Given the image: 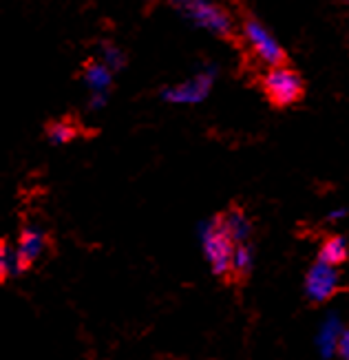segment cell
I'll list each match as a JSON object with an SVG mask.
<instances>
[{
    "label": "cell",
    "mask_w": 349,
    "mask_h": 360,
    "mask_svg": "<svg viewBox=\"0 0 349 360\" xmlns=\"http://www.w3.org/2000/svg\"><path fill=\"white\" fill-rule=\"evenodd\" d=\"M20 272H23V265H20L18 252H15V245H9L7 241H3L0 243V278L7 281Z\"/></svg>",
    "instance_id": "obj_14"
},
{
    "label": "cell",
    "mask_w": 349,
    "mask_h": 360,
    "mask_svg": "<svg viewBox=\"0 0 349 360\" xmlns=\"http://www.w3.org/2000/svg\"><path fill=\"white\" fill-rule=\"evenodd\" d=\"M108 100V93H91V102L89 106L91 108H102Z\"/></svg>",
    "instance_id": "obj_18"
},
{
    "label": "cell",
    "mask_w": 349,
    "mask_h": 360,
    "mask_svg": "<svg viewBox=\"0 0 349 360\" xmlns=\"http://www.w3.org/2000/svg\"><path fill=\"white\" fill-rule=\"evenodd\" d=\"M336 354L341 356V360H349V330L343 332V338L338 342V352Z\"/></svg>",
    "instance_id": "obj_16"
},
{
    "label": "cell",
    "mask_w": 349,
    "mask_h": 360,
    "mask_svg": "<svg viewBox=\"0 0 349 360\" xmlns=\"http://www.w3.org/2000/svg\"><path fill=\"white\" fill-rule=\"evenodd\" d=\"M102 62L110 69V71H120L124 67V62H126V56L118 49L115 44H108L104 42L102 44Z\"/></svg>",
    "instance_id": "obj_15"
},
{
    "label": "cell",
    "mask_w": 349,
    "mask_h": 360,
    "mask_svg": "<svg viewBox=\"0 0 349 360\" xmlns=\"http://www.w3.org/2000/svg\"><path fill=\"white\" fill-rule=\"evenodd\" d=\"M212 82H215V69L199 71L195 77H190V80L164 89L162 96L170 104H199L208 98Z\"/></svg>",
    "instance_id": "obj_6"
},
{
    "label": "cell",
    "mask_w": 349,
    "mask_h": 360,
    "mask_svg": "<svg viewBox=\"0 0 349 360\" xmlns=\"http://www.w3.org/2000/svg\"><path fill=\"white\" fill-rule=\"evenodd\" d=\"M77 135H80V127L73 124L71 120H56L46 127V139L56 146L73 142Z\"/></svg>",
    "instance_id": "obj_12"
},
{
    "label": "cell",
    "mask_w": 349,
    "mask_h": 360,
    "mask_svg": "<svg viewBox=\"0 0 349 360\" xmlns=\"http://www.w3.org/2000/svg\"><path fill=\"white\" fill-rule=\"evenodd\" d=\"M243 36L250 44L252 53H255L263 65L272 67H281L285 65V51L281 49V44L274 40V36L255 18H246L243 22Z\"/></svg>",
    "instance_id": "obj_4"
},
{
    "label": "cell",
    "mask_w": 349,
    "mask_h": 360,
    "mask_svg": "<svg viewBox=\"0 0 349 360\" xmlns=\"http://www.w3.org/2000/svg\"><path fill=\"white\" fill-rule=\"evenodd\" d=\"M201 248H203V257L208 261L212 274L217 276H228L230 268H232V255L236 243L232 241V237L228 234L221 217L208 219L201 230Z\"/></svg>",
    "instance_id": "obj_1"
},
{
    "label": "cell",
    "mask_w": 349,
    "mask_h": 360,
    "mask_svg": "<svg viewBox=\"0 0 349 360\" xmlns=\"http://www.w3.org/2000/svg\"><path fill=\"white\" fill-rule=\"evenodd\" d=\"M261 89L265 93V98L269 100V104L277 108L294 106L296 102H300V98H303V93H305L303 77L285 65L267 69L261 80Z\"/></svg>",
    "instance_id": "obj_2"
},
{
    "label": "cell",
    "mask_w": 349,
    "mask_h": 360,
    "mask_svg": "<svg viewBox=\"0 0 349 360\" xmlns=\"http://www.w3.org/2000/svg\"><path fill=\"white\" fill-rule=\"evenodd\" d=\"M44 248H46V234H44V230L38 224H27L20 230L18 243H15V252H18L23 270L29 268L31 263H36L42 257Z\"/></svg>",
    "instance_id": "obj_7"
},
{
    "label": "cell",
    "mask_w": 349,
    "mask_h": 360,
    "mask_svg": "<svg viewBox=\"0 0 349 360\" xmlns=\"http://www.w3.org/2000/svg\"><path fill=\"white\" fill-rule=\"evenodd\" d=\"M349 214V208H345V206H338V208H331L329 212H327V221H341V219H345Z\"/></svg>",
    "instance_id": "obj_17"
},
{
    "label": "cell",
    "mask_w": 349,
    "mask_h": 360,
    "mask_svg": "<svg viewBox=\"0 0 349 360\" xmlns=\"http://www.w3.org/2000/svg\"><path fill=\"white\" fill-rule=\"evenodd\" d=\"M82 80L91 93H108L110 82H113V71L104 62H89L82 71Z\"/></svg>",
    "instance_id": "obj_10"
},
{
    "label": "cell",
    "mask_w": 349,
    "mask_h": 360,
    "mask_svg": "<svg viewBox=\"0 0 349 360\" xmlns=\"http://www.w3.org/2000/svg\"><path fill=\"white\" fill-rule=\"evenodd\" d=\"M347 257H349V243L345 237L334 234V237H327L321 243V250H319L321 263H327L331 268H338V265H343L347 261Z\"/></svg>",
    "instance_id": "obj_11"
},
{
    "label": "cell",
    "mask_w": 349,
    "mask_h": 360,
    "mask_svg": "<svg viewBox=\"0 0 349 360\" xmlns=\"http://www.w3.org/2000/svg\"><path fill=\"white\" fill-rule=\"evenodd\" d=\"M170 5L188 15L197 27H203L215 36L230 38L234 34V22L230 13L221 5H217L215 0H170Z\"/></svg>",
    "instance_id": "obj_3"
},
{
    "label": "cell",
    "mask_w": 349,
    "mask_h": 360,
    "mask_svg": "<svg viewBox=\"0 0 349 360\" xmlns=\"http://www.w3.org/2000/svg\"><path fill=\"white\" fill-rule=\"evenodd\" d=\"M338 270L327 263L316 261L305 274V296L312 303H327L338 292Z\"/></svg>",
    "instance_id": "obj_5"
},
{
    "label": "cell",
    "mask_w": 349,
    "mask_h": 360,
    "mask_svg": "<svg viewBox=\"0 0 349 360\" xmlns=\"http://www.w3.org/2000/svg\"><path fill=\"white\" fill-rule=\"evenodd\" d=\"M221 221H224L228 234H230L236 245L248 243L250 234H252V221L241 208H230L226 214H221Z\"/></svg>",
    "instance_id": "obj_9"
},
{
    "label": "cell",
    "mask_w": 349,
    "mask_h": 360,
    "mask_svg": "<svg viewBox=\"0 0 349 360\" xmlns=\"http://www.w3.org/2000/svg\"><path fill=\"white\" fill-rule=\"evenodd\" d=\"M343 321L336 311H329V314L321 321L319 334H316V347L323 358H331L338 352V342L343 338Z\"/></svg>",
    "instance_id": "obj_8"
},
{
    "label": "cell",
    "mask_w": 349,
    "mask_h": 360,
    "mask_svg": "<svg viewBox=\"0 0 349 360\" xmlns=\"http://www.w3.org/2000/svg\"><path fill=\"white\" fill-rule=\"evenodd\" d=\"M252 265H255V255H252V248L248 243H239V245L234 248V255H232L230 274L234 278H246L252 272Z\"/></svg>",
    "instance_id": "obj_13"
}]
</instances>
